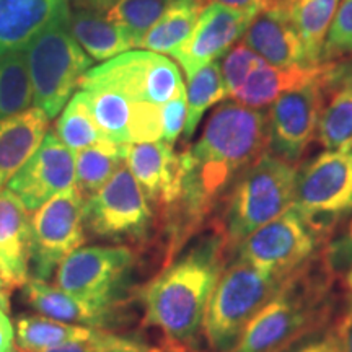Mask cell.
<instances>
[{
	"label": "cell",
	"instance_id": "cell-1",
	"mask_svg": "<svg viewBox=\"0 0 352 352\" xmlns=\"http://www.w3.org/2000/svg\"><path fill=\"white\" fill-rule=\"evenodd\" d=\"M267 113L236 101L214 109L195 145L184 148L183 192L178 204L158 219L166 239V261L195 235L212 226L236 178L267 151Z\"/></svg>",
	"mask_w": 352,
	"mask_h": 352
},
{
	"label": "cell",
	"instance_id": "cell-2",
	"mask_svg": "<svg viewBox=\"0 0 352 352\" xmlns=\"http://www.w3.org/2000/svg\"><path fill=\"white\" fill-rule=\"evenodd\" d=\"M228 259L223 236L210 226L145 285V324L160 329L165 347L192 349L204 336L210 296Z\"/></svg>",
	"mask_w": 352,
	"mask_h": 352
},
{
	"label": "cell",
	"instance_id": "cell-3",
	"mask_svg": "<svg viewBox=\"0 0 352 352\" xmlns=\"http://www.w3.org/2000/svg\"><path fill=\"white\" fill-rule=\"evenodd\" d=\"M344 296V279L333 274L320 254L284 280L230 352H283L336 323Z\"/></svg>",
	"mask_w": 352,
	"mask_h": 352
},
{
	"label": "cell",
	"instance_id": "cell-4",
	"mask_svg": "<svg viewBox=\"0 0 352 352\" xmlns=\"http://www.w3.org/2000/svg\"><path fill=\"white\" fill-rule=\"evenodd\" d=\"M297 171V165L264 152L236 178L212 220L228 256L259 227L292 208Z\"/></svg>",
	"mask_w": 352,
	"mask_h": 352
},
{
	"label": "cell",
	"instance_id": "cell-5",
	"mask_svg": "<svg viewBox=\"0 0 352 352\" xmlns=\"http://www.w3.org/2000/svg\"><path fill=\"white\" fill-rule=\"evenodd\" d=\"M284 280L243 259H228L204 318V338L210 349L230 352L250 321L276 296Z\"/></svg>",
	"mask_w": 352,
	"mask_h": 352
},
{
	"label": "cell",
	"instance_id": "cell-6",
	"mask_svg": "<svg viewBox=\"0 0 352 352\" xmlns=\"http://www.w3.org/2000/svg\"><path fill=\"white\" fill-rule=\"evenodd\" d=\"M67 8L26 46L33 103L50 120L60 113L94 59L82 50L69 28Z\"/></svg>",
	"mask_w": 352,
	"mask_h": 352
},
{
	"label": "cell",
	"instance_id": "cell-7",
	"mask_svg": "<svg viewBox=\"0 0 352 352\" xmlns=\"http://www.w3.org/2000/svg\"><path fill=\"white\" fill-rule=\"evenodd\" d=\"M294 209L329 240L352 214V148L324 151L297 171Z\"/></svg>",
	"mask_w": 352,
	"mask_h": 352
},
{
	"label": "cell",
	"instance_id": "cell-8",
	"mask_svg": "<svg viewBox=\"0 0 352 352\" xmlns=\"http://www.w3.org/2000/svg\"><path fill=\"white\" fill-rule=\"evenodd\" d=\"M138 256L129 246H80L60 263L56 287L100 310L116 311Z\"/></svg>",
	"mask_w": 352,
	"mask_h": 352
},
{
	"label": "cell",
	"instance_id": "cell-9",
	"mask_svg": "<svg viewBox=\"0 0 352 352\" xmlns=\"http://www.w3.org/2000/svg\"><path fill=\"white\" fill-rule=\"evenodd\" d=\"M85 232L108 241L144 243L157 227L147 196L124 164L111 179L85 199Z\"/></svg>",
	"mask_w": 352,
	"mask_h": 352
},
{
	"label": "cell",
	"instance_id": "cell-10",
	"mask_svg": "<svg viewBox=\"0 0 352 352\" xmlns=\"http://www.w3.org/2000/svg\"><path fill=\"white\" fill-rule=\"evenodd\" d=\"M327 240L315 230L297 209L259 227L236 246L230 258L243 259L264 272L287 279L323 252Z\"/></svg>",
	"mask_w": 352,
	"mask_h": 352
},
{
	"label": "cell",
	"instance_id": "cell-11",
	"mask_svg": "<svg viewBox=\"0 0 352 352\" xmlns=\"http://www.w3.org/2000/svg\"><path fill=\"white\" fill-rule=\"evenodd\" d=\"M83 85L113 87L134 103L157 107H164L170 100L186 94L178 65L168 57L151 51H127L91 67L78 87Z\"/></svg>",
	"mask_w": 352,
	"mask_h": 352
},
{
	"label": "cell",
	"instance_id": "cell-12",
	"mask_svg": "<svg viewBox=\"0 0 352 352\" xmlns=\"http://www.w3.org/2000/svg\"><path fill=\"white\" fill-rule=\"evenodd\" d=\"M85 197L74 186L59 192L32 215L30 279L46 280L60 263L85 243Z\"/></svg>",
	"mask_w": 352,
	"mask_h": 352
},
{
	"label": "cell",
	"instance_id": "cell-13",
	"mask_svg": "<svg viewBox=\"0 0 352 352\" xmlns=\"http://www.w3.org/2000/svg\"><path fill=\"white\" fill-rule=\"evenodd\" d=\"M334 77L336 74L327 80L294 88L274 101L267 113V148L271 153L297 165L316 135L323 109L324 88L331 85Z\"/></svg>",
	"mask_w": 352,
	"mask_h": 352
},
{
	"label": "cell",
	"instance_id": "cell-14",
	"mask_svg": "<svg viewBox=\"0 0 352 352\" xmlns=\"http://www.w3.org/2000/svg\"><path fill=\"white\" fill-rule=\"evenodd\" d=\"M76 186V153L47 132L34 155L7 183V189L23 202L30 212L59 192Z\"/></svg>",
	"mask_w": 352,
	"mask_h": 352
},
{
	"label": "cell",
	"instance_id": "cell-15",
	"mask_svg": "<svg viewBox=\"0 0 352 352\" xmlns=\"http://www.w3.org/2000/svg\"><path fill=\"white\" fill-rule=\"evenodd\" d=\"M126 165L151 202L155 219H162L178 204L183 192L184 166L182 152L164 140L129 144Z\"/></svg>",
	"mask_w": 352,
	"mask_h": 352
},
{
	"label": "cell",
	"instance_id": "cell-16",
	"mask_svg": "<svg viewBox=\"0 0 352 352\" xmlns=\"http://www.w3.org/2000/svg\"><path fill=\"white\" fill-rule=\"evenodd\" d=\"M253 19L250 13L210 3L202 8L191 36L171 56L176 63L182 64L186 78L192 77L197 70L217 63L219 57L226 56L246 33Z\"/></svg>",
	"mask_w": 352,
	"mask_h": 352
},
{
	"label": "cell",
	"instance_id": "cell-17",
	"mask_svg": "<svg viewBox=\"0 0 352 352\" xmlns=\"http://www.w3.org/2000/svg\"><path fill=\"white\" fill-rule=\"evenodd\" d=\"M243 43L264 63L276 67L311 65L298 34L290 23L289 8L270 3L252 20Z\"/></svg>",
	"mask_w": 352,
	"mask_h": 352
},
{
	"label": "cell",
	"instance_id": "cell-18",
	"mask_svg": "<svg viewBox=\"0 0 352 352\" xmlns=\"http://www.w3.org/2000/svg\"><path fill=\"white\" fill-rule=\"evenodd\" d=\"M32 215L19 197L0 189V277L8 287H23L30 279Z\"/></svg>",
	"mask_w": 352,
	"mask_h": 352
},
{
	"label": "cell",
	"instance_id": "cell-19",
	"mask_svg": "<svg viewBox=\"0 0 352 352\" xmlns=\"http://www.w3.org/2000/svg\"><path fill=\"white\" fill-rule=\"evenodd\" d=\"M336 74V64L321 63L316 65H290L276 67L263 63L253 69L243 85L235 95L233 101L253 109H263L284 95L285 91L303 87L307 83L327 80Z\"/></svg>",
	"mask_w": 352,
	"mask_h": 352
},
{
	"label": "cell",
	"instance_id": "cell-20",
	"mask_svg": "<svg viewBox=\"0 0 352 352\" xmlns=\"http://www.w3.org/2000/svg\"><path fill=\"white\" fill-rule=\"evenodd\" d=\"M67 8V0H0V56L26 50Z\"/></svg>",
	"mask_w": 352,
	"mask_h": 352
},
{
	"label": "cell",
	"instance_id": "cell-21",
	"mask_svg": "<svg viewBox=\"0 0 352 352\" xmlns=\"http://www.w3.org/2000/svg\"><path fill=\"white\" fill-rule=\"evenodd\" d=\"M50 129V118L28 108L0 121V189L26 165Z\"/></svg>",
	"mask_w": 352,
	"mask_h": 352
},
{
	"label": "cell",
	"instance_id": "cell-22",
	"mask_svg": "<svg viewBox=\"0 0 352 352\" xmlns=\"http://www.w3.org/2000/svg\"><path fill=\"white\" fill-rule=\"evenodd\" d=\"M26 303L47 318L78 327L103 329L113 318V311L90 307L46 280L28 279L23 285Z\"/></svg>",
	"mask_w": 352,
	"mask_h": 352
},
{
	"label": "cell",
	"instance_id": "cell-23",
	"mask_svg": "<svg viewBox=\"0 0 352 352\" xmlns=\"http://www.w3.org/2000/svg\"><path fill=\"white\" fill-rule=\"evenodd\" d=\"M69 28L76 41L91 59L107 60L135 50L134 43L107 13L76 6L69 13Z\"/></svg>",
	"mask_w": 352,
	"mask_h": 352
},
{
	"label": "cell",
	"instance_id": "cell-24",
	"mask_svg": "<svg viewBox=\"0 0 352 352\" xmlns=\"http://www.w3.org/2000/svg\"><path fill=\"white\" fill-rule=\"evenodd\" d=\"M341 0H294L289 7V19L300 38L308 63H323V50L329 26Z\"/></svg>",
	"mask_w": 352,
	"mask_h": 352
},
{
	"label": "cell",
	"instance_id": "cell-25",
	"mask_svg": "<svg viewBox=\"0 0 352 352\" xmlns=\"http://www.w3.org/2000/svg\"><path fill=\"white\" fill-rule=\"evenodd\" d=\"M19 347L23 352H38L70 341H85L103 336L104 329L63 323L43 315H21L15 321Z\"/></svg>",
	"mask_w": 352,
	"mask_h": 352
},
{
	"label": "cell",
	"instance_id": "cell-26",
	"mask_svg": "<svg viewBox=\"0 0 352 352\" xmlns=\"http://www.w3.org/2000/svg\"><path fill=\"white\" fill-rule=\"evenodd\" d=\"M202 8L201 0H173L139 47L157 54H173L191 36Z\"/></svg>",
	"mask_w": 352,
	"mask_h": 352
},
{
	"label": "cell",
	"instance_id": "cell-27",
	"mask_svg": "<svg viewBox=\"0 0 352 352\" xmlns=\"http://www.w3.org/2000/svg\"><path fill=\"white\" fill-rule=\"evenodd\" d=\"M127 145L104 139L76 153V188L88 199L126 164Z\"/></svg>",
	"mask_w": 352,
	"mask_h": 352
},
{
	"label": "cell",
	"instance_id": "cell-28",
	"mask_svg": "<svg viewBox=\"0 0 352 352\" xmlns=\"http://www.w3.org/2000/svg\"><path fill=\"white\" fill-rule=\"evenodd\" d=\"M90 96L96 124L108 140L120 145H129V129L135 103L108 85L80 87Z\"/></svg>",
	"mask_w": 352,
	"mask_h": 352
},
{
	"label": "cell",
	"instance_id": "cell-29",
	"mask_svg": "<svg viewBox=\"0 0 352 352\" xmlns=\"http://www.w3.org/2000/svg\"><path fill=\"white\" fill-rule=\"evenodd\" d=\"M316 135L324 151L352 148V74L342 78L340 88L321 109Z\"/></svg>",
	"mask_w": 352,
	"mask_h": 352
},
{
	"label": "cell",
	"instance_id": "cell-30",
	"mask_svg": "<svg viewBox=\"0 0 352 352\" xmlns=\"http://www.w3.org/2000/svg\"><path fill=\"white\" fill-rule=\"evenodd\" d=\"M56 135L74 153L107 139L96 124L90 96L83 90L74 94L67 101L56 122Z\"/></svg>",
	"mask_w": 352,
	"mask_h": 352
},
{
	"label": "cell",
	"instance_id": "cell-31",
	"mask_svg": "<svg viewBox=\"0 0 352 352\" xmlns=\"http://www.w3.org/2000/svg\"><path fill=\"white\" fill-rule=\"evenodd\" d=\"M33 103V88L23 51L0 56V121L26 111Z\"/></svg>",
	"mask_w": 352,
	"mask_h": 352
},
{
	"label": "cell",
	"instance_id": "cell-32",
	"mask_svg": "<svg viewBox=\"0 0 352 352\" xmlns=\"http://www.w3.org/2000/svg\"><path fill=\"white\" fill-rule=\"evenodd\" d=\"M227 98L222 72L217 63L208 64L188 78L186 101L188 116L184 126V138L191 139L197 131V126L210 107Z\"/></svg>",
	"mask_w": 352,
	"mask_h": 352
},
{
	"label": "cell",
	"instance_id": "cell-33",
	"mask_svg": "<svg viewBox=\"0 0 352 352\" xmlns=\"http://www.w3.org/2000/svg\"><path fill=\"white\" fill-rule=\"evenodd\" d=\"M171 2L173 0H118L107 12V16L129 36L134 47H139Z\"/></svg>",
	"mask_w": 352,
	"mask_h": 352
},
{
	"label": "cell",
	"instance_id": "cell-34",
	"mask_svg": "<svg viewBox=\"0 0 352 352\" xmlns=\"http://www.w3.org/2000/svg\"><path fill=\"white\" fill-rule=\"evenodd\" d=\"M261 63V57L254 54L243 41L236 44V46H232L226 52L222 65H220V72H222L223 85H226L228 98H232L240 90L250 74L253 72V69Z\"/></svg>",
	"mask_w": 352,
	"mask_h": 352
},
{
	"label": "cell",
	"instance_id": "cell-35",
	"mask_svg": "<svg viewBox=\"0 0 352 352\" xmlns=\"http://www.w3.org/2000/svg\"><path fill=\"white\" fill-rule=\"evenodd\" d=\"M352 56V0H341L329 26L323 50V63Z\"/></svg>",
	"mask_w": 352,
	"mask_h": 352
},
{
	"label": "cell",
	"instance_id": "cell-36",
	"mask_svg": "<svg viewBox=\"0 0 352 352\" xmlns=\"http://www.w3.org/2000/svg\"><path fill=\"white\" fill-rule=\"evenodd\" d=\"M323 261L333 274L344 277L352 272V217L344 227L338 228L327 241L323 252Z\"/></svg>",
	"mask_w": 352,
	"mask_h": 352
},
{
	"label": "cell",
	"instance_id": "cell-37",
	"mask_svg": "<svg viewBox=\"0 0 352 352\" xmlns=\"http://www.w3.org/2000/svg\"><path fill=\"white\" fill-rule=\"evenodd\" d=\"M188 116L186 94L176 96L162 108V122H164V135L162 140L170 145H175L179 135L184 132Z\"/></svg>",
	"mask_w": 352,
	"mask_h": 352
},
{
	"label": "cell",
	"instance_id": "cell-38",
	"mask_svg": "<svg viewBox=\"0 0 352 352\" xmlns=\"http://www.w3.org/2000/svg\"><path fill=\"white\" fill-rule=\"evenodd\" d=\"M283 352H340L334 324L308 334Z\"/></svg>",
	"mask_w": 352,
	"mask_h": 352
},
{
	"label": "cell",
	"instance_id": "cell-39",
	"mask_svg": "<svg viewBox=\"0 0 352 352\" xmlns=\"http://www.w3.org/2000/svg\"><path fill=\"white\" fill-rule=\"evenodd\" d=\"M346 284L344 305L338 316L334 329H336L340 352H352V272L342 277Z\"/></svg>",
	"mask_w": 352,
	"mask_h": 352
},
{
	"label": "cell",
	"instance_id": "cell-40",
	"mask_svg": "<svg viewBox=\"0 0 352 352\" xmlns=\"http://www.w3.org/2000/svg\"><path fill=\"white\" fill-rule=\"evenodd\" d=\"M96 352H164V349H152V347L145 346L144 342L138 340H131V338L116 336V334L107 333L103 340L100 341L98 351Z\"/></svg>",
	"mask_w": 352,
	"mask_h": 352
},
{
	"label": "cell",
	"instance_id": "cell-41",
	"mask_svg": "<svg viewBox=\"0 0 352 352\" xmlns=\"http://www.w3.org/2000/svg\"><path fill=\"white\" fill-rule=\"evenodd\" d=\"M201 2L204 7L215 3V6L232 8V10L250 13L253 16H256L259 12L270 6V0H201Z\"/></svg>",
	"mask_w": 352,
	"mask_h": 352
},
{
	"label": "cell",
	"instance_id": "cell-42",
	"mask_svg": "<svg viewBox=\"0 0 352 352\" xmlns=\"http://www.w3.org/2000/svg\"><path fill=\"white\" fill-rule=\"evenodd\" d=\"M107 334V333H104ZM103 334V336H104ZM103 336L94 338V340H85V341H70L64 342V344L47 347V349L38 351V352H96L98 351L100 341L103 340Z\"/></svg>",
	"mask_w": 352,
	"mask_h": 352
},
{
	"label": "cell",
	"instance_id": "cell-43",
	"mask_svg": "<svg viewBox=\"0 0 352 352\" xmlns=\"http://www.w3.org/2000/svg\"><path fill=\"white\" fill-rule=\"evenodd\" d=\"M15 340V327L8 318L7 311L0 308V352H7Z\"/></svg>",
	"mask_w": 352,
	"mask_h": 352
},
{
	"label": "cell",
	"instance_id": "cell-44",
	"mask_svg": "<svg viewBox=\"0 0 352 352\" xmlns=\"http://www.w3.org/2000/svg\"><path fill=\"white\" fill-rule=\"evenodd\" d=\"M118 0H76V6L94 8V10L107 13Z\"/></svg>",
	"mask_w": 352,
	"mask_h": 352
},
{
	"label": "cell",
	"instance_id": "cell-45",
	"mask_svg": "<svg viewBox=\"0 0 352 352\" xmlns=\"http://www.w3.org/2000/svg\"><path fill=\"white\" fill-rule=\"evenodd\" d=\"M8 290H10V287L0 277V308L6 311H8V308H10V303H8Z\"/></svg>",
	"mask_w": 352,
	"mask_h": 352
},
{
	"label": "cell",
	"instance_id": "cell-46",
	"mask_svg": "<svg viewBox=\"0 0 352 352\" xmlns=\"http://www.w3.org/2000/svg\"><path fill=\"white\" fill-rule=\"evenodd\" d=\"M164 352H196L192 349H176V347H165Z\"/></svg>",
	"mask_w": 352,
	"mask_h": 352
},
{
	"label": "cell",
	"instance_id": "cell-47",
	"mask_svg": "<svg viewBox=\"0 0 352 352\" xmlns=\"http://www.w3.org/2000/svg\"><path fill=\"white\" fill-rule=\"evenodd\" d=\"M270 3H279V6L289 8V0H270Z\"/></svg>",
	"mask_w": 352,
	"mask_h": 352
},
{
	"label": "cell",
	"instance_id": "cell-48",
	"mask_svg": "<svg viewBox=\"0 0 352 352\" xmlns=\"http://www.w3.org/2000/svg\"><path fill=\"white\" fill-rule=\"evenodd\" d=\"M7 352H23V351H21V349H20V347H15V346H12V347H10V349H8Z\"/></svg>",
	"mask_w": 352,
	"mask_h": 352
},
{
	"label": "cell",
	"instance_id": "cell-49",
	"mask_svg": "<svg viewBox=\"0 0 352 352\" xmlns=\"http://www.w3.org/2000/svg\"><path fill=\"white\" fill-rule=\"evenodd\" d=\"M294 2V0H289V7H290V3H292Z\"/></svg>",
	"mask_w": 352,
	"mask_h": 352
}]
</instances>
